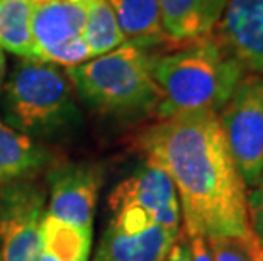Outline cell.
I'll return each instance as SVG.
<instances>
[{
  "label": "cell",
  "instance_id": "obj_1",
  "mask_svg": "<svg viewBox=\"0 0 263 261\" xmlns=\"http://www.w3.org/2000/svg\"><path fill=\"white\" fill-rule=\"evenodd\" d=\"M136 148L175 185L183 234L236 241L251 261H263V241L251 229L246 185L229 153L219 112L158 119L139 132Z\"/></svg>",
  "mask_w": 263,
  "mask_h": 261
},
{
  "label": "cell",
  "instance_id": "obj_2",
  "mask_svg": "<svg viewBox=\"0 0 263 261\" xmlns=\"http://www.w3.org/2000/svg\"><path fill=\"white\" fill-rule=\"evenodd\" d=\"M246 70L214 32L153 56V78L161 101L155 117L219 110L228 104Z\"/></svg>",
  "mask_w": 263,
  "mask_h": 261
},
{
  "label": "cell",
  "instance_id": "obj_3",
  "mask_svg": "<svg viewBox=\"0 0 263 261\" xmlns=\"http://www.w3.org/2000/svg\"><path fill=\"white\" fill-rule=\"evenodd\" d=\"M5 124L37 143L61 141L77 134L83 114L75 88L61 66L19 59L0 90Z\"/></svg>",
  "mask_w": 263,
  "mask_h": 261
},
{
  "label": "cell",
  "instance_id": "obj_4",
  "mask_svg": "<svg viewBox=\"0 0 263 261\" xmlns=\"http://www.w3.org/2000/svg\"><path fill=\"white\" fill-rule=\"evenodd\" d=\"M65 71L77 97L104 117L138 119L155 115L161 101L153 78V54L131 43Z\"/></svg>",
  "mask_w": 263,
  "mask_h": 261
},
{
  "label": "cell",
  "instance_id": "obj_5",
  "mask_svg": "<svg viewBox=\"0 0 263 261\" xmlns=\"http://www.w3.org/2000/svg\"><path fill=\"white\" fill-rule=\"evenodd\" d=\"M219 121L231 158L246 187L263 175V75H245Z\"/></svg>",
  "mask_w": 263,
  "mask_h": 261
},
{
  "label": "cell",
  "instance_id": "obj_6",
  "mask_svg": "<svg viewBox=\"0 0 263 261\" xmlns=\"http://www.w3.org/2000/svg\"><path fill=\"white\" fill-rule=\"evenodd\" d=\"M87 0H31V24L44 63L71 68L90 59L85 44Z\"/></svg>",
  "mask_w": 263,
  "mask_h": 261
},
{
  "label": "cell",
  "instance_id": "obj_7",
  "mask_svg": "<svg viewBox=\"0 0 263 261\" xmlns=\"http://www.w3.org/2000/svg\"><path fill=\"white\" fill-rule=\"evenodd\" d=\"M46 190L32 180L0 187L2 261H39Z\"/></svg>",
  "mask_w": 263,
  "mask_h": 261
},
{
  "label": "cell",
  "instance_id": "obj_8",
  "mask_svg": "<svg viewBox=\"0 0 263 261\" xmlns=\"http://www.w3.org/2000/svg\"><path fill=\"white\" fill-rule=\"evenodd\" d=\"M46 214L78 227H92L104 183V166L93 161H65L46 173Z\"/></svg>",
  "mask_w": 263,
  "mask_h": 261
},
{
  "label": "cell",
  "instance_id": "obj_9",
  "mask_svg": "<svg viewBox=\"0 0 263 261\" xmlns=\"http://www.w3.org/2000/svg\"><path fill=\"white\" fill-rule=\"evenodd\" d=\"M109 207L112 214L126 209L141 210L155 224L168 229H180L182 224V209L175 185L158 165L148 159L114 187L109 195Z\"/></svg>",
  "mask_w": 263,
  "mask_h": 261
},
{
  "label": "cell",
  "instance_id": "obj_10",
  "mask_svg": "<svg viewBox=\"0 0 263 261\" xmlns=\"http://www.w3.org/2000/svg\"><path fill=\"white\" fill-rule=\"evenodd\" d=\"M214 36L246 71L263 75V0H226Z\"/></svg>",
  "mask_w": 263,
  "mask_h": 261
},
{
  "label": "cell",
  "instance_id": "obj_11",
  "mask_svg": "<svg viewBox=\"0 0 263 261\" xmlns=\"http://www.w3.org/2000/svg\"><path fill=\"white\" fill-rule=\"evenodd\" d=\"M178 236L180 229L158 224L133 234L109 224L97 244L93 261H163Z\"/></svg>",
  "mask_w": 263,
  "mask_h": 261
},
{
  "label": "cell",
  "instance_id": "obj_12",
  "mask_svg": "<svg viewBox=\"0 0 263 261\" xmlns=\"http://www.w3.org/2000/svg\"><path fill=\"white\" fill-rule=\"evenodd\" d=\"M163 27L173 44H185L214 32L226 0H158Z\"/></svg>",
  "mask_w": 263,
  "mask_h": 261
},
{
  "label": "cell",
  "instance_id": "obj_13",
  "mask_svg": "<svg viewBox=\"0 0 263 261\" xmlns=\"http://www.w3.org/2000/svg\"><path fill=\"white\" fill-rule=\"evenodd\" d=\"M126 43L149 51L173 44L163 27L158 0H107Z\"/></svg>",
  "mask_w": 263,
  "mask_h": 261
},
{
  "label": "cell",
  "instance_id": "obj_14",
  "mask_svg": "<svg viewBox=\"0 0 263 261\" xmlns=\"http://www.w3.org/2000/svg\"><path fill=\"white\" fill-rule=\"evenodd\" d=\"M51 163V154L41 143L21 134L0 119V187L31 180Z\"/></svg>",
  "mask_w": 263,
  "mask_h": 261
},
{
  "label": "cell",
  "instance_id": "obj_15",
  "mask_svg": "<svg viewBox=\"0 0 263 261\" xmlns=\"http://www.w3.org/2000/svg\"><path fill=\"white\" fill-rule=\"evenodd\" d=\"M92 227H78L44 215L41 224L39 261H90Z\"/></svg>",
  "mask_w": 263,
  "mask_h": 261
},
{
  "label": "cell",
  "instance_id": "obj_16",
  "mask_svg": "<svg viewBox=\"0 0 263 261\" xmlns=\"http://www.w3.org/2000/svg\"><path fill=\"white\" fill-rule=\"evenodd\" d=\"M0 48L19 59L43 61L31 24V0H0Z\"/></svg>",
  "mask_w": 263,
  "mask_h": 261
},
{
  "label": "cell",
  "instance_id": "obj_17",
  "mask_svg": "<svg viewBox=\"0 0 263 261\" xmlns=\"http://www.w3.org/2000/svg\"><path fill=\"white\" fill-rule=\"evenodd\" d=\"M83 37L92 58L112 51L126 43L107 0H87Z\"/></svg>",
  "mask_w": 263,
  "mask_h": 261
},
{
  "label": "cell",
  "instance_id": "obj_18",
  "mask_svg": "<svg viewBox=\"0 0 263 261\" xmlns=\"http://www.w3.org/2000/svg\"><path fill=\"white\" fill-rule=\"evenodd\" d=\"M207 244H209L212 261H251L246 248L236 241L211 239Z\"/></svg>",
  "mask_w": 263,
  "mask_h": 261
},
{
  "label": "cell",
  "instance_id": "obj_19",
  "mask_svg": "<svg viewBox=\"0 0 263 261\" xmlns=\"http://www.w3.org/2000/svg\"><path fill=\"white\" fill-rule=\"evenodd\" d=\"M248 214L251 229L263 241V175L248 192Z\"/></svg>",
  "mask_w": 263,
  "mask_h": 261
},
{
  "label": "cell",
  "instance_id": "obj_20",
  "mask_svg": "<svg viewBox=\"0 0 263 261\" xmlns=\"http://www.w3.org/2000/svg\"><path fill=\"white\" fill-rule=\"evenodd\" d=\"M189 248H190V259L189 261H212L211 249L207 239L200 236L189 237Z\"/></svg>",
  "mask_w": 263,
  "mask_h": 261
},
{
  "label": "cell",
  "instance_id": "obj_21",
  "mask_svg": "<svg viewBox=\"0 0 263 261\" xmlns=\"http://www.w3.org/2000/svg\"><path fill=\"white\" fill-rule=\"evenodd\" d=\"M189 259H190L189 237L185 234H180L177 243L173 244V248L170 249L168 256H166L163 261H189Z\"/></svg>",
  "mask_w": 263,
  "mask_h": 261
},
{
  "label": "cell",
  "instance_id": "obj_22",
  "mask_svg": "<svg viewBox=\"0 0 263 261\" xmlns=\"http://www.w3.org/2000/svg\"><path fill=\"white\" fill-rule=\"evenodd\" d=\"M5 78H7V56H5L4 49L0 48V90H2Z\"/></svg>",
  "mask_w": 263,
  "mask_h": 261
},
{
  "label": "cell",
  "instance_id": "obj_23",
  "mask_svg": "<svg viewBox=\"0 0 263 261\" xmlns=\"http://www.w3.org/2000/svg\"><path fill=\"white\" fill-rule=\"evenodd\" d=\"M0 261H2V256H0Z\"/></svg>",
  "mask_w": 263,
  "mask_h": 261
}]
</instances>
